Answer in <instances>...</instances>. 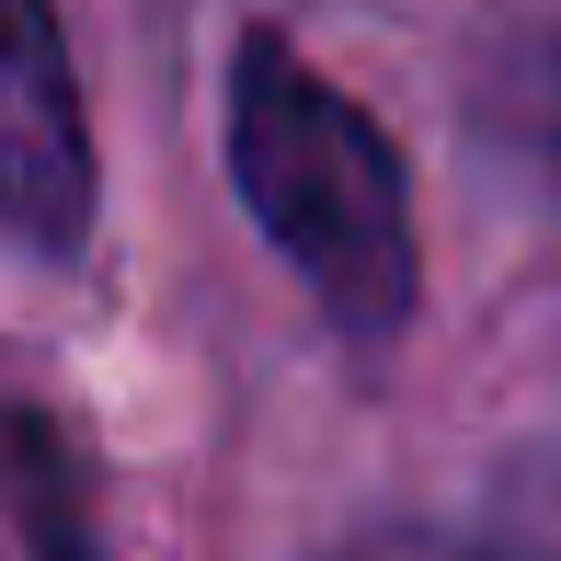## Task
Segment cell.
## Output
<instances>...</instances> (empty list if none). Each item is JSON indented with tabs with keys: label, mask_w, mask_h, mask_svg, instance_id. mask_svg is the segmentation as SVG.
I'll return each instance as SVG.
<instances>
[{
	"label": "cell",
	"mask_w": 561,
	"mask_h": 561,
	"mask_svg": "<svg viewBox=\"0 0 561 561\" xmlns=\"http://www.w3.org/2000/svg\"><path fill=\"white\" fill-rule=\"evenodd\" d=\"M92 207V172L69 149V81H58V35L46 0H23V81H12V218L35 252H69V229Z\"/></svg>",
	"instance_id": "cell-2"
},
{
	"label": "cell",
	"mask_w": 561,
	"mask_h": 561,
	"mask_svg": "<svg viewBox=\"0 0 561 561\" xmlns=\"http://www.w3.org/2000/svg\"><path fill=\"white\" fill-rule=\"evenodd\" d=\"M229 161H241V195L275 229V252L321 287L333 333L390 344L413 310V218H401L390 138L344 92H321L275 35H252L241 92H229Z\"/></svg>",
	"instance_id": "cell-1"
},
{
	"label": "cell",
	"mask_w": 561,
	"mask_h": 561,
	"mask_svg": "<svg viewBox=\"0 0 561 561\" xmlns=\"http://www.w3.org/2000/svg\"><path fill=\"white\" fill-rule=\"evenodd\" d=\"M344 561H493V550H458V539H367Z\"/></svg>",
	"instance_id": "cell-3"
}]
</instances>
